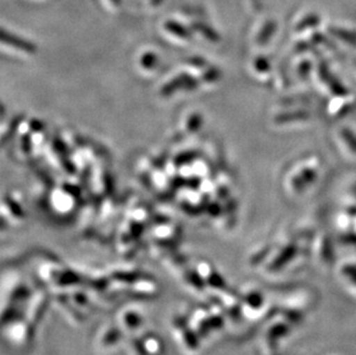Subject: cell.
<instances>
[{"mask_svg":"<svg viewBox=\"0 0 356 355\" xmlns=\"http://www.w3.org/2000/svg\"><path fill=\"white\" fill-rule=\"evenodd\" d=\"M3 331L12 345L22 347L31 340L33 325L24 317H17L3 323Z\"/></svg>","mask_w":356,"mask_h":355,"instance_id":"6da1fadb","label":"cell"},{"mask_svg":"<svg viewBox=\"0 0 356 355\" xmlns=\"http://www.w3.org/2000/svg\"><path fill=\"white\" fill-rule=\"evenodd\" d=\"M47 307V295L42 291L33 292L28 299L24 309L22 317L27 320L33 326L38 323L43 316L44 309Z\"/></svg>","mask_w":356,"mask_h":355,"instance_id":"7a4b0ae2","label":"cell"},{"mask_svg":"<svg viewBox=\"0 0 356 355\" xmlns=\"http://www.w3.org/2000/svg\"><path fill=\"white\" fill-rule=\"evenodd\" d=\"M143 321L145 317L141 310L138 307L131 306V307L121 309V312H119L117 324L124 333V332L138 331L143 325Z\"/></svg>","mask_w":356,"mask_h":355,"instance_id":"3957f363","label":"cell"},{"mask_svg":"<svg viewBox=\"0 0 356 355\" xmlns=\"http://www.w3.org/2000/svg\"><path fill=\"white\" fill-rule=\"evenodd\" d=\"M122 335L124 332L119 328L118 324L105 326L97 336L98 349H102L103 352L112 351L120 344Z\"/></svg>","mask_w":356,"mask_h":355,"instance_id":"277c9868","label":"cell"},{"mask_svg":"<svg viewBox=\"0 0 356 355\" xmlns=\"http://www.w3.org/2000/svg\"><path fill=\"white\" fill-rule=\"evenodd\" d=\"M134 352L136 355H163L164 344L159 336L148 333L140 342H134Z\"/></svg>","mask_w":356,"mask_h":355,"instance_id":"5b68a950","label":"cell"},{"mask_svg":"<svg viewBox=\"0 0 356 355\" xmlns=\"http://www.w3.org/2000/svg\"><path fill=\"white\" fill-rule=\"evenodd\" d=\"M131 291L136 295L150 297L157 294L159 284L150 278H136L131 283Z\"/></svg>","mask_w":356,"mask_h":355,"instance_id":"8992f818","label":"cell"}]
</instances>
